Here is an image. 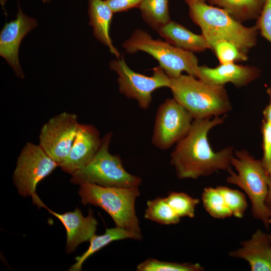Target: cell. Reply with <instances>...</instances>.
Wrapping results in <instances>:
<instances>
[{
	"label": "cell",
	"instance_id": "484cf974",
	"mask_svg": "<svg viewBox=\"0 0 271 271\" xmlns=\"http://www.w3.org/2000/svg\"><path fill=\"white\" fill-rule=\"evenodd\" d=\"M216 188L223 196L232 215L241 218L247 207L245 195L237 190L226 186H218Z\"/></svg>",
	"mask_w": 271,
	"mask_h": 271
},
{
	"label": "cell",
	"instance_id": "7c38bea8",
	"mask_svg": "<svg viewBox=\"0 0 271 271\" xmlns=\"http://www.w3.org/2000/svg\"><path fill=\"white\" fill-rule=\"evenodd\" d=\"M37 26V21L25 15L19 7L16 19L6 23L0 33V55L20 79L25 76L19 60L20 45L24 37Z\"/></svg>",
	"mask_w": 271,
	"mask_h": 271
},
{
	"label": "cell",
	"instance_id": "6da1fadb",
	"mask_svg": "<svg viewBox=\"0 0 271 271\" xmlns=\"http://www.w3.org/2000/svg\"><path fill=\"white\" fill-rule=\"evenodd\" d=\"M224 119L220 116L194 119L189 132L176 144L170 155V163L178 178L197 179L231 168L233 148L215 152L208 138L210 130Z\"/></svg>",
	"mask_w": 271,
	"mask_h": 271
},
{
	"label": "cell",
	"instance_id": "ba28073f",
	"mask_svg": "<svg viewBox=\"0 0 271 271\" xmlns=\"http://www.w3.org/2000/svg\"><path fill=\"white\" fill-rule=\"evenodd\" d=\"M110 69L117 74L119 92L126 97L134 100L139 106L148 109L152 101V94L156 89L171 85L170 78L160 66L153 69V75L149 76L131 69L123 57L112 60Z\"/></svg>",
	"mask_w": 271,
	"mask_h": 271
},
{
	"label": "cell",
	"instance_id": "8992f818",
	"mask_svg": "<svg viewBox=\"0 0 271 271\" xmlns=\"http://www.w3.org/2000/svg\"><path fill=\"white\" fill-rule=\"evenodd\" d=\"M125 51L132 54L138 51L146 52L158 61L170 78L177 77L186 72L197 78L199 66L194 52L177 48L166 41L154 39L146 31L135 30L122 44Z\"/></svg>",
	"mask_w": 271,
	"mask_h": 271
},
{
	"label": "cell",
	"instance_id": "5bb4252c",
	"mask_svg": "<svg viewBox=\"0 0 271 271\" xmlns=\"http://www.w3.org/2000/svg\"><path fill=\"white\" fill-rule=\"evenodd\" d=\"M101 140L99 131L94 125L79 123L69 154L59 167L71 175L82 169L94 158Z\"/></svg>",
	"mask_w": 271,
	"mask_h": 271
},
{
	"label": "cell",
	"instance_id": "52a82bcc",
	"mask_svg": "<svg viewBox=\"0 0 271 271\" xmlns=\"http://www.w3.org/2000/svg\"><path fill=\"white\" fill-rule=\"evenodd\" d=\"M112 137L110 131L103 136L100 147L92 160L84 168L71 175L70 182L72 183L117 187L141 185V178L129 174L125 170L120 156L109 153Z\"/></svg>",
	"mask_w": 271,
	"mask_h": 271
},
{
	"label": "cell",
	"instance_id": "f546056e",
	"mask_svg": "<svg viewBox=\"0 0 271 271\" xmlns=\"http://www.w3.org/2000/svg\"><path fill=\"white\" fill-rule=\"evenodd\" d=\"M143 0H105L113 13L126 11L140 7Z\"/></svg>",
	"mask_w": 271,
	"mask_h": 271
},
{
	"label": "cell",
	"instance_id": "30bf717a",
	"mask_svg": "<svg viewBox=\"0 0 271 271\" xmlns=\"http://www.w3.org/2000/svg\"><path fill=\"white\" fill-rule=\"evenodd\" d=\"M194 118L175 99L167 98L159 106L151 139L157 149L166 150L189 132Z\"/></svg>",
	"mask_w": 271,
	"mask_h": 271
},
{
	"label": "cell",
	"instance_id": "2e32d148",
	"mask_svg": "<svg viewBox=\"0 0 271 271\" xmlns=\"http://www.w3.org/2000/svg\"><path fill=\"white\" fill-rule=\"evenodd\" d=\"M228 254L246 260L251 271H271V234L258 229Z\"/></svg>",
	"mask_w": 271,
	"mask_h": 271
},
{
	"label": "cell",
	"instance_id": "4316f807",
	"mask_svg": "<svg viewBox=\"0 0 271 271\" xmlns=\"http://www.w3.org/2000/svg\"><path fill=\"white\" fill-rule=\"evenodd\" d=\"M212 50L220 64L243 61L248 59L247 55L241 52L234 44L226 41L218 42Z\"/></svg>",
	"mask_w": 271,
	"mask_h": 271
},
{
	"label": "cell",
	"instance_id": "ac0fdd59",
	"mask_svg": "<svg viewBox=\"0 0 271 271\" xmlns=\"http://www.w3.org/2000/svg\"><path fill=\"white\" fill-rule=\"evenodd\" d=\"M158 32L167 42L186 51L199 52L210 49L202 34H196L174 21H170Z\"/></svg>",
	"mask_w": 271,
	"mask_h": 271
},
{
	"label": "cell",
	"instance_id": "8fae6325",
	"mask_svg": "<svg viewBox=\"0 0 271 271\" xmlns=\"http://www.w3.org/2000/svg\"><path fill=\"white\" fill-rule=\"evenodd\" d=\"M79 124L76 114L63 112L50 118L41 128L39 145L59 167L69 154Z\"/></svg>",
	"mask_w": 271,
	"mask_h": 271
},
{
	"label": "cell",
	"instance_id": "44dd1931",
	"mask_svg": "<svg viewBox=\"0 0 271 271\" xmlns=\"http://www.w3.org/2000/svg\"><path fill=\"white\" fill-rule=\"evenodd\" d=\"M139 8L146 23L157 32L171 21L168 0H143Z\"/></svg>",
	"mask_w": 271,
	"mask_h": 271
},
{
	"label": "cell",
	"instance_id": "d4e9b609",
	"mask_svg": "<svg viewBox=\"0 0 271 271\" xmlns=\"http://www.w3.org/2000/svg\"><path fill=\"white\" fill-rule=\"evenodd\" d=\"M166 199L180 218H193L199 200L184 192H171Z\"/></svg>",
	"mask_w": 271,
	"mask_h": 271
},
{
	"label": "cell",
	"instance_id": "e575fe53",
	"mask_svg": "<svg viewBox=\"0 0 271 271\" xmlns=\"http://www.w3.org/2000/svg\"><path fill=\"white\" fill-rule=\"evenodd\" d=\"M269 86L271 87V82H270V86Z\"/></svg>",
	"mask_w": 271,
	"mask_h": 271
},
{
	"label": "cell",
	"instance_id": "cb8c5ba5",
	"mask_svg": "<svg viewBox=\"0 0 271 271\" xmlns=\"http://www.w3.org/2000/svg\"><path fill=\"white\" fill-rule=\"evenodd\" d=\"M137 271H202L204 268L199 263L169 262L149 258L139 264Z\"/></svg>",
	"mask_w": 271,
	"mask_h": 271
},
{
	"label": "cell",
	"instance_id": "3957f363",
	"mask_svg": "<svg viewBox=\"0 0 271 271\" xmlns=\"http://www.w3.org/2000/svg\"><path fill=\"white\" fill-rule=\"evenodd\" d=\"M170 80L173 98L194 119L220 116L232 109L224 85L209 84L189 74H181Z\"/></svg>",
	"mask_w": 271,
	"mask_h": 271
},
{
	"label": "cell",
	"instance_id": "5b68a950",
	"mask_svg": "<svg viewBox=\"0 0 271 271\" xmlns=\"http://www.w3.org/2000/svg\"><path fill=\"white\" fill-rule=\"evenodd\" d=\"M80 186L78 194L84 206L99 207L110 216L115 226L141 234L135 209L136 199L140 195L139 186L105 187L93 184Z\"/></svg>",
	"mask_w": 271,
	"mask_h": 271
},
{
	"label": "cell",
	"instance_id": "603a6c76",
	"mask_svg": "<svg viewBox=\"0 0 271 271\" xmlns=\"http://www.w3.org/2000/svg\"><path fill=\"white\" fill-rule=\"evenodd\" d=\"M201 199L204 209L212 217L224 219L232 215L223 196L216 187L205 188Z\"/></svg>",
	"mask_w": 271,
	"mask_h": 271
},
{
	"label": "cell",
	"instance_id": "f1b7e54d",
	"mask_svg": "<svg viewBox=\"0 0 271 271\" xmlns=\"http://www.w3.org/2000/svg\"><path fill=\"white\" fill-rule=\"evenodd\" d=\"M262 137L263 166L268 173L271 169V123L262 120L261 125Z\"/></svg>",
	"mask_w": 271,
	"mask_h": 271
},
{
	"label": "cell",
	"instance_id": "836d02e7",
	"mask_svg": "<svg viewBox=\"0 0 271 271\" xmlns=\"http://www.w3.org/2000/svg\"><path fill=\"white\" fill-rule=\"evenodd\" d=\"M43 3H48L51 0H41Z\"/></svg>",
	"mask_w": 271,
	"mask_h": 271
},
{
	"label": "cell",
	"instance_id": "9a60e30c",
	"mask_svg": "<svg viewBox=\"0 0 271 271\" xmlns=\"http://www.w3.org/2000/svg\"><path fill=\"white\" fill-rule=\"evenodd\" d=\"M260 72L254 66L229 63L220 64L214 68L199 66L197 78L211 84L224 85L231 83L236 87H242L257 78Z\"/></svg>",
	"mask_w": 271,
	"mask_h": 271
},
{
	"label": "cell",
	"instance_id": "4dcf8cb0",
	"mask_svg": "<svg viewBox=\"0 0 271 271\" xmlns=\"http://www.w3.org/2000/svg\"><path fill=\"white\" fill-rule=\"evenodd\" d=\"M267 92L269 97V101L268 104L263 110V120L271 123V87H268Z\"/></svg>",
	"mask_w": 271,
	"mask_h": 271
},
{
	"label": "cell",
	"instance_id": "d6a6232c",
	"mask_svg": "<svg viewBox=\"0 0 271 271\" xmlns=\"http://www.w3.org/2000/svg\"><path fill=\"white\" fill-rule=\"evenodd\" d=\"M192 1V0H185V1ZM196 1L201 2H205L206 1V0H196Z\"/></svg>",
	"mask_w": 271,
	"mask_h": 271
},
{
	"label": "cell",
	"instance_id": "4fadbf2b",
	"mask_svg": "<svg viewBox=\"0 0 271 271\" xmlns=\"http://www.w3.org/2000/svg\"><path fill=\"white\" fill-rule=\"evenodd\" d=\"M34 204L39 208L44 207L48 212L57 218L63 224L66 231V252L71 253L74 251L81 243L89 241L96 233L98 222L94 217L91 209L88 215L84 216L78 208L72 212L62 214L56 213L48 208L38 196L32 200Z\"/></svg>",
	"mask_w": 271,
	"mask_h": 271
},
{
	"label": "cell",
	"instance_id": "7a4b0ae2",
	"mask_svg": "<svg viewBox=\"0 0 271 271\" xmlns=\"http://www.w3.org/2000/svg\"><path fill=\"white\" fill-rule=\"evenodd\" d=\"M185 2L191 19L200 28L210 49L212 50L219 41H226L247 55L256 45L258 32L256 26L245 27L225 10L209 6L205 2L196 0Z\"/></svg>",
	"mask_w": 271,
	"mask_h": 271
},
{
	"label": "cell",
	"instance_id": "ffe728a7",
	"mask_svg": "<svg viewBox=\"0 0 271 271\" xmlns=\"http://www.w3.org/2000/svg\"><path fill=\"white\" fill-rule=\"evenodd\" d=\"M208 1L211 5L225 10L239 22L257 19L264 2V0Z\"/></svg>",
	"mask_w": 271,
	"mask_h": 271
},
{
	"label": "cell",
	"instance_id": "9c48e42d",
	"mask_svg": "<svg viewBox=\"0 0 271 271\" xmlns=\"http://www.w3.org/2000/svg\"><path fill=\"white\" fill-rule=\"evenodd\" d=\"M58 166L39 145L27 143L18 158L13 176L19 194L24 197H35L38 183Z\"/></svg>",
	"mask_w": 271,
	"mask_h": 271
},
{
	"label": "cell",
	"instance_id": "1f68e13d",
	"mask_svg": "<svg viewBox=\"0 0 271 271\" xmlns=\"http://www.w3.org/2000/svg\"><path fill=\"white\" fill-rule=\"evenodd\" d=\"M265 204L267 207L271 210V169L269 173L268 190L265 200Z\"/></svg>",
	"mask_w": 271,
	"mask_h": 271
},
{
	"label": "cell",
	"instance_id": "7402d4cb",
	"mask_svg": "<svg viewBox=\"0 0 271 271\" xmlns=\"http://www.w3.org/2000/svg\"><path fill=\"white\" fill-rule=\"evenodd\" d=\"M144 216L147 219L164 225L175 224L180 221L166 197H158L147 201Z\"/></svg>",
	"mask_w": 271,
	"mask_h": 271
},
{
	"label": "cell",
	"instance_id": "277c9868",
	"mask_svg": "<svg viewBox=\"0 0 271 271\" xmlns=\"http://www.w3.org/2000/svg\"><path fill=\"white\" fill-rule=\"evenodd\" d=\"M231 164L237 173L231 168L229 169L227 182L237 186L244 191L250 201L253 217L261 221L266 228H269L271 210L265 204L269 174L261 161L256 160L245 150H236Z\"/></svg>",
	"mask_w": 271,
	"mask_h": 271
},
{
	"label": "cell",
	"instance_id": "d6986e66",
	"mask_svg": "<svg viewBox=\"0 0 271 271\" xmlns=\"http://www.w3.org/2000/svg\"><path fill=\"white\" fill-rule=\"evenodd\" d=\"M142 237V234L134 233L120 227L106 228L103 234H95L90 238L88 249L81 255L75 258L76 262L68 270H81L82 264L89 256L114 241L124 239L141 240Z\"/></svg>",
	"mask_w": 271,
	"mask_h": 271
},
{
	"label": "cell",
	"instance_id": "e0dca14e",
	"mask_svg": "<svg viewBox=\"0 0 271 271\" xmlns=\"http://www.w3.org/2000/svg\"><path fill=\"white\" fill-rule=\"evenodd\" d=\"M113 13L105 1L89 0V24L93 28V35L118 59L120 58V53L113 46L109 36Z\"/></svg>",
	"mask_w": 271,
	"mask_h": 271
},
{
	"label": "cell",
	"instance_id": "83f0119b",
	"mask_svg": "<svg viewBox=\"0 0 271 271\" xmlns=\"http://www.w3.org/2000/svg\"><path fill=\"white\" fill-rule=\"evenodd\" d=\"M255 26L262 36L271 43V0H264Z\"/></svg>",
	"mask_w": 271,
	"mask_h": 271
}]
</instances>
